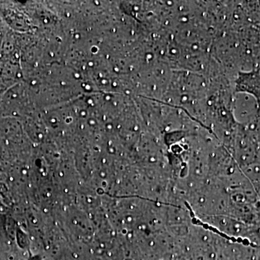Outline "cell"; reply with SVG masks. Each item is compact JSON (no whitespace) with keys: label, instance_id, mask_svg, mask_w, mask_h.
<instances>
[{"label":"cell","instance_id":"cell-1","mask_svg":"<svg viewBox=\"0 0 260 260\" xmlns=\"http://www.w3.org/2000/svg\"><path fill=\"white\" fill-rule=\"evenodd\" d=\"M235 92L251 95L260 106V73L259 70L239 72L235 80Z\"/></svg>","mask_w":260,"mask_h":260}]
</instances>
